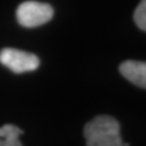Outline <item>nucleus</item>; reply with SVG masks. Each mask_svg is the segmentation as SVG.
I'll return each mask as SVG.
<instances>
[{
    "label": "nucleus",
    "mask_w": 146,
    "mask_h": 146,
    "mask_svg": "<svg viewBox=\"0 0 146 146\" xmlns=\"http://www.w3.org/2000/svg\"><path fill=\"white\" fill-rule=\"evenodd\" d=\"M53 8L48 3L38 1H25L16 10L17 22L24 27H37L43 25L53 17Z\"/></svg>",
    "instance_id": "nucleus-2"
},
{
    "label": "nucleus",
    "mask_w": 146,
    "mask_h": 146,
    "mask_svg": "<svg viewBox=\"0 0 146 146\" xmlns=\"http://www.w3.org/2000/svg\"><path fill=\"white\" fill-rule=\"evenodd\" d=\"M87 146H125L120 134V123L107 115L96 116L84 128Z\"/></svg>",
    "instance_id": "nucleus-1"
},
{
    "label": "nucleus",
    "mask_w": 146,
    "mask_h": 146,
    "mask_svg": "<svg viewBox=\"0 0 146 146\" xmlns=\"http://www.w3.org/2000/svg\"><path fill=\"white\" fill-rule=\"evenodd\" d=\"M23 131L14 125L7 123L0 127V146H23L20 135Z\"/></svg>",
    "instance_id": "nucleus-5"
},
{
    "label": "nucleus",
    "mask_w": 146,
    "mask_h": 146,
    "mask_svg": "<svg viewBox=\"0 0 146 146\" xmlns=\"http://www.w3.org/2000/svg\"><path fill=\"white\" fill-rule=\"evenodd\" d=\"M134 22L139 28L146 31V0H142L135 9Z\"/></svg>",
    "instance_id": "nucleus-6"
},
{
    "label": "nucleus",
    "mask_w": 146,
    "mask_h": 146,
    "mask_svg": "<svg viewBox=\"0 0 146 146\" xmlns=\"http://www.w3.org/2000/svg\"><path fill=\"white\" fill-rule=\"evenodd\" d=\"M119 72L130 82L146 89V62L125 61L120 64Z\"/></svg>",
    "instance_id": "nucleus-4"
},
{
    "label": "nucleus",
    "mask_w": 146,
    "mask_h": 146,
    "mask_svg": "<svg viewBox=\"0 0 146 146\" xmlns=\"http://www.w3.org/2000/svg\"><path fill=\"white\" fill-rule=\"evenodd\" d=\"M0 63L15 74L36 70L40 61L37 55L17 49L5 48L0 51Z\"/></svg>",
    "instance_id": "nucleus-3"
}]
</instances>
